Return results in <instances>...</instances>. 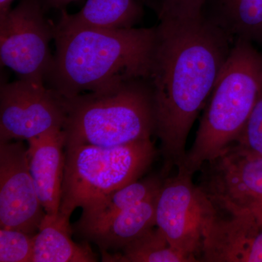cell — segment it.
<instances>
[{"instance_id":"cell-1","label":"cell","mask_w":262,"mask_h":262,"mask_svg":"<svg viewBox=\"0 0 262 262\" xmlns=\"http://www.w3.org/2000/svg\"><path fill=\"white\" fill-rule=\"evenodd\" d=\"M234 42L206 14L192 20L163 19L156 27L147 79L165 175L184 164L189 131L211 96Z\"/></svg>"},{"instance_id":"cell-2","label":"cell","mask_w":262,"mask_h":262,"mask_svg":"<svg viewBox=\"0 0 262 262\" xmlns=\"http://www.w3.org/2000/svg\"><path fill=\"white\" fill-rule=\"evenodd\" d=\"M53 37L56 56L48 74L53 91L68 98L147 79L156 28H92L72 23L61 15Z\"/></svg>"},{"instance_id":"cell-3","label":"cell","mask_w":262,"mask_h":262,"mask_svg":"<svg viewBox=\"0 0 262 262\" xmlns=\"http://www.w3.org/2000/svg\"><path fill=\"white\" fill-rule=\"evenodd\" d=\"M262 91V53L252 43L234 41L212 91L194 144L181 168L194 175L241 135Z\"/></svg>"},{"instance_id":"cell-4","label":"cell","mask_w":262,"mask_h":262,"mask_svg":"<svg viewBox=\"0 0 262 262\" xmlns=\"http://www.w3.org/2000/svg\"><path fill=\"white\" fill-rule=\"evenodd\" d=\"M62 99L65 148L85 144L113 147L149 139L155 134L151 91L139 80Z\"/></svg>"},{"instance_id":"cell-5","label":"cell","mask_w":262,"mask_h":262,"mask_svg":"<svg viewBox=\"0 0 262 262\" xmlns=\"http://www.w3.org/2000/svg\"><path fill=\"white\" fill-rule=\"evenodd\" d=\"M65 149L58 213L68 220L76 208L138 181L157 155L150 139L113 147L85 144Z\"/></svg>"},{"instance_id":"cell-6","label":"cell","mask_w":262,"mask_h":262,"mask_svg":"<svg viewBox=\"0 0 262 262\" xmlns=\"http://www.w3.org/2000/svg\"><path fill=\"white\" fill-rule=\"evenodd\" d=\"M199 187L219 211L262 222V157L233 144L201 169Z\"/></svg>"},{"instance_id":"cell-7","label":"cell","mask_w":262,"mask_h":262,"mask_svg":"<svg viewBox=\"0 0 262 262\" xmlns=\"http://www.w3.org/2000/svg\"><path fill=\"white\" fill-rule=\"evenodd\" d=\"M192 177L178 169L176 175L163 181L155 218L156 227L172 247L198 259L205 225L215 207L199 185L194 184Z\"/></svg>"},{"instance_id":"cell-8","label":"cell","mask_w":262,"mask_h":262,"mask_svg":"<svg viewBox=\"0 0 262 262\" xmlns=\"http://www.w3.org/2000/svg\"><path fill=\"white\" fill-rule=\"evenodd\" d=\"M53 29L39 0H22L0 15V59L20 79L43 82L51 67L49 42Z\"/></svg>"},{"instance_id":"cell-9","label":"cell","mask_w":262,"mask_h":262,"mask_svg":"<svg viewBox=\"0 0 262 262\" xmlns=\"http://www.w3.org/2000/svg\"><path fill=\"white\" fill-rule=\"evenodd\" d=\"M63 99L44 83L20 79L0 90V142L32 139L56 127L63 129Z\"/></svg>"},{"instance_id":"cell-10","label":"cell","mask_w":262,"mask_h":262,"mask_svg":"<svg viewBox=\"0 0 262 262\" xmlns=\"http://www.w3.org/2000/svg\"><path fill=\"white\" fill-rule=\"evenodd\" d=\"M27 150L20 141L0 142V227L34 236L46 213L31 175Z\"/></svg>"},{"instance_id":"cell-11","label":"cell","mask_w":262,"mask_h":262,"mask_svg":"<svg viewBox=\"0 0 262 262\" xmlns=\"http://www.w3.org/2000/svg\"><path fill=\"white\" fill-rule=\"evenodd\" d=\"M200 261L262 262V222L215 208L203 230Z\"/></svg>"},{"instance_id":"cell-12","label":"cell","mask_w":262,"mask_h":262,"mask_svg":"<svg viewBox=\"0 0 262 262\" xmlns=\"http://www.w3.org/2000/svg\"><path fill=\"white\" fill-rule=\"evenodd\" d=\"M28 158L38 198L46 213L57 214L64 173L65 134L60 127L29 139Z\"/></svg>"},{"instance_id":"cell-13","label":"cell","mask_w":262,"mask_h":262,"mask_svg":"<svg viewBox=\"0 0 262 262\" xmlns=\"http://www.w3.org/2000/svg\"><path fill=\"white\" fill-rule=\"evenodd\" d=\"M158 193L81 236L97 245L101 251L122 249L156 226Z\"/></svg>"},{"instance_id":"cell-14","label":"cell","mask_w":262,"mask_h":262,"mask_svg":"<svg viewBox=\"0 0 262 262\" xmlns=\"http://www.w3.org/2000/svg\"><path fill=\"white\" fill-rule=\"evenodd\" d=\"M70 220L59 213H46L34 236L33 262H94L97 261L89 244H77L71 235Z\"/></svg>"},{"instance_id":"cell-15","label":"cell","mask_w":262,"mask_h":262,"mask_svg":"<svg viewBox=\"0 0 262 262\" xmlns=\"http://www.w3.org/2000/svg\"><path fill=\"white\" fill-rule=\"evenodd\" d=\"M163 182L158 177L136 181L92 202L82 208V215L75 225L76 232L81 236L119 213L155 196L159 192Z\"/></svg>"},{"instance_id":"cell-16","label":"cell","mask_w":262,"mask_h":262,"mask_svg":"<svg viewBox=\"0 0 262 262\" xmlns=\"http://www.w3.org/2000/svg\"><path fill=\"white\" fill-rule=\"evenodd\" d=\"M211 1L214 3L215 13L209 18L234 41L241 39L262 48V0Z\"/></svg>"},{"instance_id":"cell-17","label":"cell","mask_w":262,"mask_h":262,"mask_svg":"<svg viewBox=\"0 0 262 262\" xmlns=\"http://www.w3.org/2000/svg\"><path fill=\"white\" fill-rule=\"evenodd\" d=\"M141 15L136 0H87L79 13L62 16L69 21L92 28L117 29L131 28Z\"/></svg>"},{"instance_id":"cell-18","label":"cell","mask_w":262,"mask_h":262,"mask_svg":"<svg viewBox=\"0 0 262 262\" xmlns=\"http://www.w3.org/2000/svg\"><path fill=\"white\" fill-rule=\"evenodd\" d=\"M122 252L101 251L103 261L114 262H192L196 258L184 254L172 247L163 232L157 227L122 248Z\"/></svg>"},{"instance_id":"cell-19","label":"cell","mask_w":262,"mask_h":262,"mask_svg":"<svg viewBox=\"0 0 262 262\" xmlns=\"http://www.w3.org/2000/svg\"><path fill=\"white\" fill-rule=\"evenodd\" d=\"M34 236L12 229H0V261L33 262Z\"/></svg>"},{"instance_id":"cell-20","label":"cell","mask_w":262,"mask_h":262,"mask_svg":"<svg viewBox=\"0 0 262 262\" xmlns=\"http://www.w3.org/2000/svg\"><path fill=\"white\" fill-rule=\"evenodd\" d=\"M234 144L247 152L262 157V91L246 126Z\"/></svg>"},{"instance_id":"cell-21","label":"cell","mask_w":262,"mask_h":262,"mask_svg":"<svg viewBox=\"0 0 262 262\" xmlns=\"http://www.w3.org/2000/svg\"><path fill=\"white\" fill-rule=\"evenodd\" d=\"M208 0H163L160 20H187L204 15Z\"/></svg>"},{"instance_id":"cell-22","label":"cell","mask_w":262,"mask_h":262,"mask_svg":"<svg viewBox=\"0 0 262 262\" xmlns=\"http://www.w3.org/2000/svg\"><path fill=\"white\" fill-rule=\"evenodd\" d=\"M13 0H0V15L5 14L10 10V7Z\"/></svg>"},{"instance_id":"cell-23","label":"cell","mask_w":262,"mask_h":262,"mask_svg":"<svg viewBox=\"0 0 262 262\" xmlns=\"http://www.w3.org/2000/svg\"><path fill=\"white\" fill-rule=\"evenodd\" d=\"M74 1L75 0H48L51 5L55 7H62Z\"/></svg>"}]
</instances>
